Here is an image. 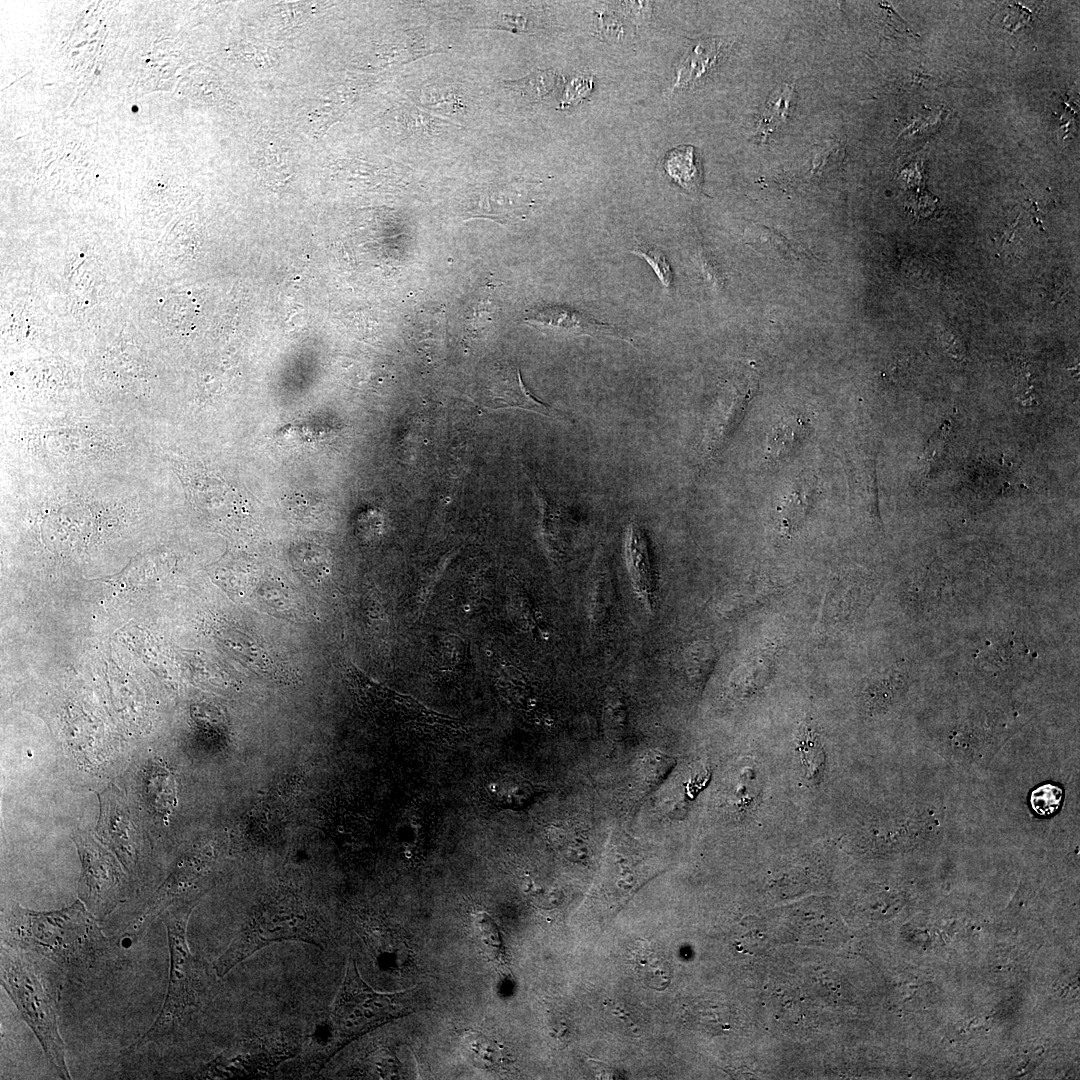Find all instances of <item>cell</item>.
<instances>
[{
  "label": "cell",
  "instance_id": "1",
  "mask_svg": "<svg viewBox=\"0 0 1080 1080\" xmlns=\"http://www.w3.org/2000/svg\"><path fill=\"white\" fill-rule=\"evenodd\" d=\"M5 446L29 470L24 476L51 478L135 475L153 455L133 420L108 411L20 413Z\"/></svg>",
  "mask_w": 1080,
  "mask_h": 1080
},
{
  "label": "cell",
  "instance_id": "2",
  "mask_svg": "<svg viewBox=\"0 0 1080 1080\" xmlns=\"http://www.w3.org/2000/svg\"><path fill=\"white\" fill-rule=\"evenodd\" d=\"M3 943L82 972L95 967L108 944L98 919L81 900L55 911L12 906L2 921Z\"/></svg>",
  "mask_w": 1080,
  "mask_h": 1080
},
{
  "label": "cell",
  "instance_id": "3",
  "mask_svg": "<svg viewBox=\"0 0 1080 1080\" xmlns=\"http://www.w3.org/2000/svg\"><path fill=\"white\" fill-rule=\"evenodd\" d=\"M285 940L304 941L324 948L329 940L327 921L292 898L262 903L248 915L228 948L216 959L214 970L222 977L258 950Z\"/></svg>",
  "mask_w": 1080,
  "mask_h": 1080
},
{
  "label": "cell",
  "instance_id": "4",
  "mask_svg": "<svg viewBox=\"0 0 1080 1080\" xmlns=\"http://www.w3.org/2000/svg\"><path fill=\"white\" fill-rule=\"evenodd\" d=\"M30 953L3 944L1 984L23 1019L39 1040L53 1068L62 1079H70L65 1061V1044L60 1035L56 996L44 973Z\"/></svg>",
  "mask_w": 1080,
  "mask_h": 1080
},
{
  "label": "cell",
  "instance_id": "5",
  "mask_svg": "<svg viewBox=\"0 0 1080 1080\" xmlns=\"http://www.w3.org/2000/svg\"><path fill=\"white\" fill-rule=\"evenodd\" d=\"M411 991L381 993L361 977L349 959L345 976L326 1020L327 1038L319 1061L325 1063L359 1036L413 1011Z\"/></svg>",
  "mask_w": 1080,
  "mask_h": 1080
},
{
  "label": "cell",
  "instance_id": "6",
  "mask_svg": "<svg viewBox=\"0 0 1080 1080\" xmlns=\"http://www.w3.org/2000/svg\"><path fill=\"white\" fill-rule=\"evenodd\" d=\"M345 675L363 710L383 724L439 742L457 741L468 734L462 721L373 680L352 663L345 666Z\"/></svg>",
  "mask_w": 1080,
  "mask_h": 1080
},
{
  "label": "cell",
  "instance_id": "7",
  "mask_svg": "<svg viewBox=\"0 0 1080 1080\" xmlns=\"http://www.w3.org/2000/svg\"><path fill=\"white\" fill-rule=\"evenodd\" d=\"M193 903L171 905L161 913L167 928L170 974L166 998L158 1017L136 1043L137 1046L156 1041L172 1033L189 1009L197 1007L204 992L201 966L187 943V924Z\"/></svg>",
  "mask_w": 1080,
  "mask_h": 1080
},
{
  "label": "cell",
  "instance_id": "8",
  "mask_svg": "<svg viewBox=\"0 0 1080 1080\" xmlns=\"http://www.w3.org/2000/svg\"><path fill=\"white\" fill-rule=\"evenodd\" d=\"M82 863L78 894L99 920L110 914L125 895V876L115 857L87 833L74 836Z\"/></svg>",
  "mask_w": 1080,
  "mask_h": 1080
},
{
  "label": "cell",
  "instance_id": "9",
  "mask_svg": "<svg viewBox=\"0 0 1080 1080\" xmlns=\"http://www.w3.org/2000/svg\"><path fill=\"white\" fill-rule=\"evenodd\" d=\"M649 859L639 841L615 827L607 843L601 877L595 889L598 896L614 904L623 903L656 872L649 866Z\"/></svg>",
  "mask_w": 1080,
  "mask_h": 1080
},
{
  "label": "cell",
  "instance_id": "10",
  "mask_svg": "<svg viewBox=\"0 0 1080 1080\" xmlns=\"http://www.w3.org/2000/svg\"><path fill=\"white\" fill-rule=\"evenodd\" d=\"M101 813L97 831L132 871L139 859L134 828L123 795L115 787L99 794Z\"/></svg>",
  "mask_w": 1080,
  "mask_h": 1080
},
{
  "label": "cell",
  "instance_id": "11",
  "mask_svg": "<svg viewBox=\"0 0 1080 1080\" xmlns=\"http://www.w3.org/2000/svg\"><path fill=\"white\" fill-rule=\"evenodd\" d=\"M525 322L530 326L566 336H609L631 342V338L617 328L564 306L548 305L534 309L525 317Z\"/></svg>",
  "mask_w": 1080,
  "mask_h": 1080
},
{
  "label": "cell",
  "instance_id": "12",
  "mask_svg": "<svg viewBox=\"0 0 1080 1080\" xmlns=\"http://www.w3.org/2000/svg\"><path fill=\"white\" fill-rule=\"evenodd\" d=\"M482 397L488 408L517 407L546 416H560L558 410L529 393L521 380L519 369L511 365H503L496 370Z\"/></svg>",
  "mask_w": 1080,
  "mask_h": 1080
},
{
  "label": "cell",
  "instance_id": "13",
  "mask_svg": "<svg viewBox=\"0 0 1080 1080\" xmlns=\"http://www.w3.org/2000/svg\"><path fill=\"white\" fill-rule=\"evenodd\" d=\"M624 551L633 590L645 609L651 612L655 598L654 571L647 536L635 521L627 525Z\"/></svg>",
  "mask_w": 1080,
  "mask_h": 1080
},
{
  "label": "cell",
  "instance_id": "14",
  "mask_svg": "<svg viewBox=\"0 0 1080 1080\" xmlns=\"http://www.w3.org/2000/svg\"><path fill=\"white\" fill-rule=\"evenodd\" d=\"M484 793L495 808L520 811L532 805L541 792L530 781L505 774L489 779Z\"/></svg>",
  "mask_w": 1080,
  "mask_h": 1080
},
{
  "label": "cell",
  "instance_id": "15",
  "mask_svg": "<svg viewBox=\"0 0 1080 1080\" xmlns=\"http://www.w3.org/2000/svg\"><path fill=\"white\" fill-rule=\"evenodd\" d=\"M722 45L714 38L698 41L679 64L675 88H686L704 77L717 63Z\"/></svg>",
  "mask_w": 1080,
  "mask_h": 1080
},
{
  "label": "cell",
  "instance_id": "16",
  "mask_svg": "<svg viewBox=\"0 0 1080 1080\" xmlns=\"http://www.w3.org/2000/svg\"><path fill=\"white\" fill-rule=\"evenodd\" d=\"M634 968L641 981L648 987L662 990L671 981L669 963L650 943L637 941L632 950Z\"/></svg>",
  "mask_w": 1080,
  "mask_h": 1080
},
{
  "label": "cell",
  "instance_id": "17",
  "mask_svg": "<svg viewBox=\"0 0 1080 1080\" xmlns=\"http://www.w3.org/2000/svg\"><path fill=\"white\" fill-rule=\"evenodd\" d=\"M667 175L682 188L697 191L701 185V172L694 155V147L679 146L670 150L663 159Z\"/></svg>",
  "mask_w": 1080,
  "mask_h": 1080
},
{
  "label": "cell",
  "instance_id": "18",
  "mask_svg": "<svg viewBox=\"0 0 1080 1080\" xmlns=\"http://www.w3.org/2000/svg\"><path fill=\"white\" fill-rule=\"evenodd\" d=\"M793 96L794 90L787 84H784L773 91L760 116L756 129V135L761 142L765 141L771 134L775 133L787 122L793 103Z\"/></svg>",
  "mask_w": 1080,
  "mask_h": 1080
},
{
  "label": "cell",
  "instance_id": "19",
  "mask_svg": "<svg viewBox=\"0 0 1080 1080\" xmlns=\"http://www.w3.org/2000/svg\"><path fill=\"white\" fill-rule=\"evenodd\" d=\"M146 793L153 808L163 817L168 818L177 805V792L175 779L165 767L155 766L150 771Z\"/></svg>",
  "mask_w": 1080,
  "mask_h": 1080
},
{
  "label": "cell",
  "instance_id": "20",
  "mask_svg": "<svg viewBox=\"0 0 1080 1080\" xmlns=\"http://www.w3.org/2000/svg\"><path fill=\"white\" fill-rule=\"evenodd\" d=\"M399 836L406 850L416 852L423 848L428 836V824L422 810L413 807L404 815Z\"/></svg>",
  "mask_w": 1080,
  "mask_h": 1080
},
{
  "label": "cell",
  "instance_id": "21",
  "mask_svg": "<svg viewBox=\"0 0 1080 1080\" xmlns=\"http://www.w3.org/2000/svg\"><path fill=\"white\" fill-rule=\"evenodd\" d=\"M556 81L557 75L552 70H537L507 85L530 100H539L554 89Z\"/></svg>",
  "mask_w": 1080,
  "mask_h": 1080
},
{
  "label": "cell",
  "instance_id": "22",
  "mask_svg": "<svg viewBox=\"0 0 1080 1080\" xmlns=\"http://www.w3.org/2000/svg\"><path fill=\"white\" fill-rule=\"evenodd\" d=\"M611 582L606 573L599 571L594 579L591 600L590 616L594 625H600L606 620L611 605Z\"/></svg>",
  "mask_w": 1080,
  "mask_h": 1080
},
{
  "label": "cell",
  "instance_id": "23",
  "mask_svg": "<svg viewBox=\"0 0 1080 1080\" xmlns=\"http://www.w3.org/2000/svg\"><path fill=\"white\" fill-rule=\"evenodd\" d=\"M1062 789L1053 784H1044L1033 790L1030 802L1033 810L1041 816H1050L1060 807Z\"/></svg>",
  "mask_w": 1080,
  "mask_h": 1080
},
{
  "label": "cell",
  "instance_id": "24",
  "mask_svg": "<svg viewBox=\"0 0 1080 1080\" xmlns=\"http://www.w3.org/2000/svg\"><path fill=\"white\" fill-rule=\"evenodd\" d=\"M631 252L646 260L665 288L669 289L673 286V274L670 265L659 248L642 244L631 250Z\"/></svg>",
  "mask_w": 1080,
  "mask_h": 1080
},
{
  "label": "cell",
  "instance_id": "25",
  "mask_svg": "<svg viewBox=\"0 0 1080 1080\" xmlns=\"http://www.w3.org/2000/svg\"><path fill=\"white\" fill-rule=\"evenodd\" d=\"M604 721L609 734L613 737L620 736L625 729L626 710L625 705L617 694L610 695L604 708Z\"/></svg>",
  "mask_w": 1080,
  "mask_h": 1080
},
{
  "label": "cell",
  "instance_id": "26",
  "mask_svg": "<svg viewBox=\"0 0 1080 1080\" xmlns=\"http://www.w3.org/2000/svg\"><path fill=\"white\" fill-rule=\"evenodd\" d=\"M673 758L662 753L653 752L646 755L643 761V772L649 783L661 781L673 767Z\"/></svg>",
  "mask_w": 1080,
  "mask_h": 1080
},
{
  "label": "cell",
  "instance_id": "27",
  "mask_svg": "<svg viewBox=\"0 0 1080 1080\" xmlns=\"http://www.w3.org/2000/svg\"><path fill=\"white\" fill-rule=\"evenodd\" d=\"M592 87V77L582 76L574 78L565 90L562 106L575 104L578 101H581L590 93Z\"/></svg>",
  "mask_w": 1080,
  "mask_h": 1080
},
{
  "label": "cell",
  "instance_id": "28",
  "mask_svg": "<svg viewBox=\"0 0 1080 1080\" xmlns=\"http://www.w3.org/2000/svg\"><path fill=\"white\" fill-rule=\"evenodd\" d=\"M801 752L803 753L802 759L807 771L810 776L815 777L823 766L824 755L821 748L810 740V743L801 742Z\"/></svg>",
  "mask_w": 1080,
  "mask_h": 1080
},
{
  "label": "cell",
  "instance_id": "29",
  "mask_svg": "<svg viewBox=\"0 0 1080 1080\" xmlns=\"http://www.w3.org/2000/svg\"><path fill=\"white\" fill-rule=\"evenodd\" d=\"M468 1050L472 1051V1055L487 1066L496 1063V1049L493 1048L492 1043L479 1035L469 1037Z\"/></svg>",
  "mask_w": 1080,
  "mask_h": 1080
},
{
  "label": "cell",
  "instance_id": "30",
  "mask_svg": "<svg viewBox=\"0 0 1080 1080\" xmlns=\"http://www.w3.org/2000/svg\"><path fill=\"white\" fill-rule=\"evenodd\" d=\"M945 426H946V424L943 425L942 430L941 431L939 430V432L934 436L933 440L930 441V444L927 446L925 452L923 453L924 456H923V459H922V465L918 469L917 476H916L917 481H921V485L924 484V480H925V477L927 475V471H926L927 462L933 461L938 448L941 447V445L943 444L945 436L949 431V427L945 429Z\"/></svg>",
  "mask_w": 1080,
  "mask_h": 1080
}]
</instances>
